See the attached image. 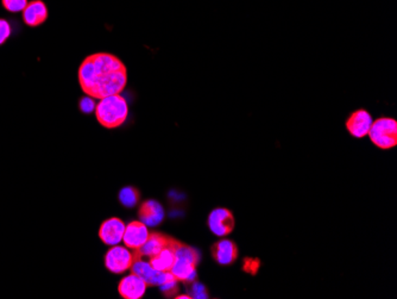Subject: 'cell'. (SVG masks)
I'll return each instance as SVG.
<instances>
[{"label": "cell", "mask_w": 397, "mask_h": 299, "mask_svg": "<svg viewBox=\"0 0 397 299\" xmlns=\"http://www.w3.org/2000/svg\"><path fill=\"white\" fill-rule=\"evenodd\" d=\"M49 19V10L43 0H30L23 10L22 21L29 27H38Z\"/></svg>", "instance_id": "obj_6"}, {"label": "cell", "mask_w": 397, "mask_h": 299, "mask_svg": "<svg viewBox=\"0 0 397 299\" xmlns=\"http://www.w3.org/2000/svg\"><path fill=\"white\" fill-rule=\"evenodd\" d=\"M175 298L177 299H190V298H193V297H192V296L190 295H180V296H177V297H175Z\"/></svg>", "instance_id": "obj_23"}, {"label": "cell", "mask_w": 397, "mask_h": 299, "mask_svg": "<svg viewBox=\"0 0 397 299\" xmlns=\"http://www.w3.org/2000/svg\"><path fill=\"white\" fill-rule=\"evenodd\" d=\"M138 217L146 227H157L164 219V210L157 200H145L140 204Z\"/></svg>", "instance_id": "obj_14"}, {"label": "cell", "mask_w": 397, "mask_h": 299, "mask_svg": "<svg viewBox=\"0 0 397 299\" xmlns=\"http://www.w3.org/2000/svg\"><path fill=\"white\" fill-rule=\"evenodd\" d=\"M258 267H259V260H257V259H245L244 270L246 272H251L255 274V273L257 272Z\"/></svg>", "instance_id": "obj_22"}, {"label": "cell", "mask_w": 397, "mask_h": 299, "mask_svg": "<svg viewBox=\"0 0 397 299\" xmlns=\"http://www.w3.org/2000/svg\"><path fill=\"white\" fill-rule=\"evenodd\" d=\"M29 0H1V5L10 14H19L25 9Z\"/></svg>", "instance_id": "obj_20"}, {"label": "cell", "mask_w": 397, "mask_h": 299, "mask_svg": "<svg viewBox=\"0 0 397 299\" xmlns=\"http://www.w3.org/2000/svg\"><path fill=\"white\" fill-rule=\"evenodd\" d=\"M131 271L132 273L140 276L148 284V286H161L170 276V272L157 271L150 265L149 261L148 263L144 261L143 258L136 260L132 265Z\"/></svg>", "instance_id": "obj_7"}, {"label": "cell", "mask_w": 397, "mask_h": 299, "mask_svg": "<svg viewBox=\"0 0 397 299\" xmlns=\"http://www.w3.org/2000/svg\"><path fill=\"white\" fill-rule=\"evenodd\" d=\"M12 35H14V27L10 22V19L0 17V47L4 46Z\"/></svg>", "instance_id": "obj_18"}, {"label": "cell", "mask_w": 397, "mask_h": 299, "mask_svg": "<svg viewBox=\"0 0 397 299\" xmlns=\"http://www.w3.org/2000/svg\"><path fill=\"white\" fill-rule=\"evenodd\" d=\"M149 286L140 276L131 273L119 281L118 292L124 299H140Z\"/></svg>", "instance_id": "obj_11"}, {"label": "cell", "mask_w": 397, "mask_h": 299, "mask_svg": "<svg viewBox=\"0 0 397 299\" xmlns=\"http://www.w3.org/2000/svg\"><path fill=\"white\" fill-rule=\"evenodd\" d=\"M211 254L216 263L222 266H229L238 259V247L233 241L224 239L212 246Z\"/></svg>", "instance_id": "obj_12"}, {"label": "cell", "mask_w": 397, "mask_h": 299, "mask_svg": "<svg viewBox=\"0 0 397 299\" xmlns=\"http://www.w3.org/2000/svg\"><path fill=\"white\" fill-rule=\"evenodd\" d=\"M95 99L90 98L88 95L84 97L80 103H79V106H80V110H81L84 114H92L95 110Z\"/></svg>", "instance_id": "obj_21"}, {"label": "cell", "mask_w": 397, "mask_h": 299, "mask_svg": "<svg viewBox=\"0 0 397 299\" xmlns=\"http://www.w3.org/2000/svg\"><path fill=\"white\" fill-rule=\"evenodd\" d=\"M177 281L179 280H177V278L172 276V272H170V276L168 278L167 281L163 283L162 285L159 286L163 295L166 296L167 298L177 296V291H179Z\"/></svg>", "instance_id": "obj_19"}, {"label": "cell", "mask_w": 397, "mask_h": 299, "mask_svg": "<svg viewBox=\"0 0 397 299\" xmlns=\"http://www.w3.org/2000/svg\"><path fill=\"white\" fill-rule=\"evenodd\" d=\"M148 227L142 221H132L125 226V231L123 235V242L130 250H140L144 245L149 236Z\"/></svg>", "instance_id": "obj_8"}, {"label": "cell", "mask_w": 397, "mask_h": 299, "mask_svg": "<svg viewBox=\"0 0 397 299\" xmlns=\"http://www.w3.org/2000/svg\"><path fill=\"white\" fill-rule=\"evenodd\" d=\"M140 200V191L133 186H127L119 192V202L125 208H133Z\"/></svg>", "instance_id": "obj_17"}, {"label": "cell", "mask_w": 397, "mask_h": 299, "mask_svg": "<svg viewBox=\"0 0 397 299\" xmlns=\"http://www.w3.org/2000/svg\"><path fill=\"white\" fill-rule=\"evenodd\" d=\"M208 228L213 234L219 237H225L230 235L235 226V219L233 213L229 208H214L212 213L208 215Z\"/></svg>", "instance_id": "obj_5"}, {"label": "cell", "mask_w": 397, "mask_h": 299, "mask_svg": "<svg viewBox=\"0 0 397 299\" xmlns=\"http://www.w3.org/2000/svg\"><path fill=\"white\" fill-rule=\"evenodd\" d=\"M172 237L164 235L161 232H151L148 236V240L145 241L144 245L140 250H135L137 258H150L153 255L159 253L161 250L167 248L172 243Z\"/></svg>", "instance_id": "obj_13"}, {"label": "cell", "mask_w": 397, "mask_h": 299, "mask_svg": "<svg viewBox=\"0 0 397 299\" xmlns=\"http://www.w3.org/2000/svg\"><path fill=\"white\" fill-rule=\"evenodd\" d=\"M125 223L120 218L111 217L105 219L99 228L100 240L107 246H116L123 240Z\"/></svg>", "instance_id": "obj_9"}, {"label": "cell", "mask_w": 397, "mask_h": 299, "mask_svg": "<svg viewBox=\"0 0 397 299\" xmlns=\"http://www.w3.org/2000/svg\"><path fill=\"white\" fill-rule=\"evenodd\" d=\"M77 80L82 92L93 99L120 95L127 85V66L116 55L95 53L82 61Z\"/></svg>", "instance_id": "obj_1"}, {"label": "cell", "mask_w": 397, "mask_h": 299, "mask_svg": "<svg viewBox=\"0 0 397 299\" xmlns=\"http://www.w3.org/2000/svg\"><path fill=\"white\" fill-rule=\"evenodd\" d=\"M196 266L198 263L194 261H190L187 259L175 258V263L170 272L177 280L188 284V283H193L196 278Z\"/></svg>", "instance_id": "obj_15"}, {"label": "cell", "mask_w": 397, "mask_h": 299, "mask_svg": "<svg viewBox=\"0 0 397 299\" xmlns=\"http://www.w3.org/2000/svg\"><path fill=\"white\" fill-rule=\"evenodd\" d=\"M95 118L105 129H116L127 122L129 116L127 101L120 95H109L95 105Z\"/></svg>", "instance_id": "obj_2"}, {"label": "cell", "mask_w": 397, "mask_h": 299, "mask_svg": "<svg viewBox=\"0 0 397 299\" xmlns=\"http://www.w3.org/2000/svg\"><path fill=\"white\" fill-rule=\"evenodd\" d=\"M372 122V116L366 110H357L348 118L346 129L353 137L363 139L368 136Z\"/></svg>", "instance_id": "obj_10"}, {"label": "cell", "mask_w": 397, "mask_h": 299, "mask_svg": "<svg viewBox=\"0 0 397 299\" xmlns=\"http://www.w3.org/2000/svg\"><path fill=\"white\" fill-rule=\"evenodd\" d=\"M172 241H174V239H172ZM172 241L170 246H168L167 248L161 250L156 255L150 256V265L153 267L156 268L157 271L170 272V270L174 266V263H175V253H174V248H172Z\"/></svg>", "instance_id": "obj_16"}, {"label": "cell", "mask_w": 397, "mask_h": 299, "mask_svg": "<svg viewBox=\"0 0 397 299\" xmlns=\"http://www.w3.org/2000/svg\"><path fill=\"white\" fill-rule=\"evenodd\" d=\"M137 259L140 258L136 256L135 250L131 252L127 247L113 246L112 248H110L107 253L105 254V267L113 274H123L131 270L132 265Z\"/></svg>", "instance_id": "obj_4"}, {"label": "cell", "mask_w": 397, "mask_h": 299, "mask_svg": "<svg viewBox=\"0 0 397 299\" xmlns=\"http://www.w3.org/2000/svg\"><path fill=\"white\" fill-rule=\"evenodd\" d=\"M371 142L381 150H392L397 145L396 119L390 117L377 118L371 124L368 134Z\"/></svg>", "instance_id": "obj_3"}]
</instances>
